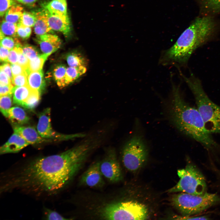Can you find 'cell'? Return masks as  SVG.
<instances>
[{"instance_id":"obj_1","label":"cell","mask_w":220,"mask_h":220,"mask_svg":"<svg viewBox=\"0 0 220 220\" xmlns=\"http://www.w3.org/2000/svg\"><path fill=\"white\" fill-rule=\"evenodd\" d=\"M95 148L91 140L85 138L62 153L35 159L11 174L1 190H19L38 196L56 194L78 172Z\"/></svg>"},{"instance_id":"obj_2","label":"cell","mask_w":220,"mask_h":220,"mask_svg":"<svg viewBox=\"0 0 220 220\" xmlns=\"http://www.w3.org/2000/svg\"><path fill=\"white\" fill-rule=\"evenodd\" d=\"M215 30V22L212 17L197 18L172 46L162 52L160 63L164 65L185 66L195 51L212 38Z\"/></svg>"},{"instance_id":"obj_3","label":"cell","mask_w":220,"mask_h":220,"mask_svg":"<svg viewBox=\"0 0 220 220\" xmlns=\"http://www.w3.org/2000/svg\"><path fill=\"white\" fill-rule=\"evenodd\" d=\"M169 115L172 122L178 130L209 150L218 148L206 129L197 108L185 101L178 86L172 85Z\"/></svg>"},{"instance_id":"obj_4","label":"cell","mask_w":220,"mask_h":220,"mask_svg":"<svg viewBox=\"0 0 220 220\" xmlns=\"http://www.w3.org/2000/svg\"><path fill=\"white\" fill-rule=\"evenodd\" d=\"M180 74L193 94L206 129L211 134H220V106L209 98L200 80L193 74L189 77Z\"/></svg>"},{"instance_id":"obj_5","label":"cell","mask_w":220,"mask_h":220,"mask_svg":"<svg viewBox=\"0 0 220 220\" xmlns=\"http://www.w3.org/2000/svg\"><path fill=\"white\" fill-rule=\"evenodd\" d=\"M172 205L185 216L197 215L220 203V195L217 192H207L202 195L183 192L174 194L170 200Z\"/></svg>"},{"instance_id":"obj_6","label":"cell","mask_w":220,"mask_h":220,"mask_svg":"<svg viewBox=\"0 0 220 220\" xmlns=\"http://www.w3.org/2000/svg\"><path fill=\"white\" fill-rule=\"evenodd\" d=\"M187 161L184 168L177 170V174L180 178L178 182L167 192L203 195L207 192L205 178L200 169L190 159L188 158Z\"/></svg>"},{"instance_id":"obj_7","label":"cell","mask_w":220,"mask_h":220,"mask_svg":"<svg viewBox=\"0 0 220 220\" xmlns=\"http://www.w3.org/2000/svg\"><path fill=\"white\" fill-rule=\"evenodd\" d=\"M100 213L102 217L107 220H145L148 216L146 206L133 201L108 204Z\"/></svg>"},{"instance_id":"obj_8","label":"cell","mask_w":220,"mask_h":220,"mask_svg":"<svg viewBox=\"0 0 220 220\" xmlns=\"http://www.w3.org/2000/svg\"><path fill=\"white\" fill-rule=\"evenodd\" d=\"M122 160L125 167L132 172L139 169L144 164L148 156L146 145L139 135H135L125 144L122 151Z\"/></svg>"},{"instance_id":"obj_9","label":"cell","mask_w":220,"mask_h":220,"mask_svg":"<svg viewBox=\"0 0 220 220\" xmlns=\"http://www.w3.org/2000/svg\"><path fill=\"white\" fill-rule=\"evenodd\" d=\"M50 111V108H47L39 115L37 130L42 138L64 141L83 138L85 136L86 134L84 133L65 134L55 131L51 126Z\"/></svg>"},{"instance_id":"obj_10","label":"cell","mask_w":220,"mask_h":220,"mask_svg":"<svg viewBox=\"0 0 220 220\" xmlns=\"http://www.w3.org/2000/svg\"><path fill=\"white\" fill-rule=\"evenodd\" d=\"M100 168L103 176L110 182H116L122 178L121 168L113 148L107 149L105 156L100 162Z\"/></svg>"},{"instance_id":"obj_11","label":"cell","mask_w":220,"mask_h":220,"mask_svg":"<svg viewBox=\"0 0 220 220\" xmlns=\"http://www.w3.org/2000/svg\"><path fill=\"white\" fill-rule=\"evenodd\" d=\"M45 10L47 13L49 24L51 29L62 33L67 38H70L72 35V29L68 14H53Z\"/></svg>"},{"instance_id":"obj_12","label":"cell","mask_w":220,"mask_h":220,"mask_svg":"<svg viewBox=\"0 0 220 220\" xmlns=\"http://www.w3.org/2000/svg\"><path fill=\"white\" fill-rule=\"evenodd\" d=\"M100 168V162L92 164L83 174L80 180L81 184L90 187H99L104 184Z\"/></svg>"},{"instance_id":"obj_13","label":"cell","mask_w":220,"mask_h":220,"mask_svg":"<svg viewBox=\"0 0 220 220\" xmlns=\"http://www.w3.org/2000/svg\"><path fill=\"white\" fill-rule=\"evenodd\" d=\"M36 41L43 53L48 56L57 50L61 44L58 36L49 33L37 35Z\"/></svg>"},{"instance_id":"obj_14","label":"cell","mask_w":220,"mask_h":220,"mask_svg":"<svg viewBox=\"0 0 220 220\" xmlns=\"http://www.w3.org/2000/svg\"><path fill=\"white\" fill-rule=\"evenodd\" d=\"M29 145L20 135L14 132L8 141L1 147L0 153L3 154L16 153Z\"/></svg>"},{"instance_id":"obj_15","label":"cell","mask_w":220,"mask_h":220,"mask_svg":"<svg viewBox=\"0 0 220 220\" xmlns=\"http://www.w3.org/2000/svg\"><path fill=\"white\" fill-rule=\"evenodd\" d=\"M14 132L20 135L30 144L40 143L47 141L38 134L37 130L32 127L14 125L13 127Z\"/></svg>"},{"instance_id":"obj_16","label":"cell","mask_w":220,"mask_h":220,"mask_svg":"<svg viewBox=\"0 0 220 220\" xmlns=\"http://www.w3.org/2000/svg\"><path fill=\"white\" fill-rule=\"evenodd\" d=\"M34 13L36 17L34 26L35 34L40 35L52 32L53 30L50 26L48 15L44 9L43 8Z\"/></svg>"},{"instance_id":"obj_17","label":"cell","mask_w":220,"mask_h":220,"mask_svg":"<svg viewBox=\"0 0 220 220\" xmlns=\"http://www.w3.org/2000/svg\"><path fill=\"white\" fill-rule=\"evenodd\" d=\"M86 70L85 66H82L67 68L63 79L57 83L58 86L61 88L67 86L84 74Z\"/></svg>"},{"instance_id":"obj_18","label":"cell","mask_w":220,"mask_h":220,"mask_svg":"<svg viewBox=\"0 0 220 220\" xmlns=\"http://www.w3.org/2000/svg\"><path fill=\"white\" fill-rule=\"evenodd\" d=\"M27 79L28 85L30 88L41 93L45 85L42 70L30 72L27 75Z\"/></svg>"},{"instance_id":"obj_19","label":"cell","mask_w":220,"mask_h":220,"mask_svg":"<svg viewBox=\"0 0 220 220\" xmlns=\"http://www.w3.org/2000/svg\"><path fill=\"white\" fill-rule=\"evenodd\" d=\"M8 118L15 125H22L27 123L29 120L24 110L18 106L13 107L10 108Z\"/></svg>"},{"instance_id":"obj_20","label":"cell","mask_w":220,"mask_h":220,"mask_svg":"<svg viewBox=\"0 0 220 220\" xmlns=\"http://www.w3.org/2000/svg\"><path fill=\"white\" fill-rule=\"evenodd\" d=\"M48 13L57 15L68 14L66 0H51L43 6Z\"/></svg>"},{"instance_id":"obj_21","label":"cell","mask_w":220,"mask_h":220,"mask_svg":"<svg viewBox=\"0 0 220 220\" xmlns=\"http://www.w3.org/2000/svg\"><path fill=\"white\" fill-rule=\"evenodd\" d=\"M32 90L28 85L14 87L12 92L13 103L21 106Z\"/></svg>"},{"instance_id":"obj_22","label":"cell","mask_w":220,"mask_h":220,"mask_svg":"<svg viewBox=\"0 0 220 220\" xmlns=\"http://www.w3.org/2000/svg\"><path fill=\"white\" fill-rule=\"evenodd\" d=\"M23 9L21 6L16 4L9 8L5 15V20L17 24L23 13Z\"/></svg>"},{"instance_id":"obj_23","label":"cell","mask_w":220,"mask_h":220,"mask_svg":"<svg viewBox=\"0 0 220 220\" xmlns=\"http://www.w3.org/2000/svg\"><path fill=\"white\" fill-rule=\"evenodd\" d=\"M66 59L69 67H77L82 66L86 67V59L81 54L77 51L69 53L67 55Z\"/></svg>"},{"instance_id":"obj_24","label":"cell","mask_w":220,"mask_h":220,"mask_svg":"<svg viewBox=\"0 0 220 220\" xmlns=\"http://www.w3.org/2000/svg\"><path fill=\"white\" fill-rule=\"evenodd\" d=\"M40 95V93L38 91L32 90L30 94L21 106L29 110L34 109L39 102Z\"/></svg>"},{"instance_id":"obj_25","label":"cell","mask_w":220,"mask_h":220,"mask_svg":"<svg viewBox=\"0 0 220 220\" xmlns=\"http://www.w3.org/2000/svg\"><path fill=\"white\" fill-rule=\"evenodd\" d=\"M203 10L207 13H215L220 12V0H200Z\"/></svg>"},{"instance_id":"obj_26","label":"cell","mask_w":220,"mask_h":220,"mask_svg":"<svg viewBox=\"0 0 220 220\" xmlns=\"http://www.w3.org/2000/svg\"><path fill=\"white\" fill-rule=\"evenodd\" d=\"M48 56L45 54L39 55L35 59L29 61L28 68L29 71L31 72L41 70Z\"/></svg>"},{"instance_id":"obj_27","label":"cell","mask_w":220,"mask_h":220,"mask_svg":"<svg viewBox=\"0 0 220 220\" xmlns=\"http://www.w3.org/2000/svg\"><path fill=\"white\" fill-rule=\"evenodd\" d=\"M17 24L6 20H3L1 25L0 31L5 35L13 37L17 36Z\"/></svg>"},{"instance_id":"obj_28","label":"cell","mask_w":220,"mask_h":220,"mask_svg":"<svg viewBox=\"0 0 220 220\" xmlns=\"http://www.w3.org/2000/svg\"><path fill=\"white\" fill-rule=\"evenodd\" d=\"M12 94L0 96V109L3 115L8 118L9 111L12 105Z\"/></svg>"},{"instance_id":"obj_29","label":"cell","mask_w":220,"mask_h":220,"mask_svg":"<svg viewBox=\"0 0 220 220\" xmlns=\"http://www.w3.org/2000/svg\"><path fill=\"white\" fill-rule=\"evenodd\" d=\"M36 20V17L34 12H24L19 22L31 27L34 26Z\"/></svg>"},{"instance_id":"obj_30","label":"cell","mask_w":220,"mask_h":220,"mask_svg":"<svg viewBox=\"0 0 220 220\" xmlns=\"http://www.w3.org/2000/svg\"><path fill=\"white\" fill-rule=\"evenodd\" d=\"M0 42L1 46L10 50L15 47L21 46L19 41L16 37H5L0 40Z\"/></svg>"},{"instance_id":"obj_31","label":"cell","mask_w":220,"mask_h":220,"mask_svg":"<svg viewBox=\"0 0 220 220\" xmlns=\"http://www.w3.org/2000/svg\"><path fill=\"white\" fill-rule=\"evenodd\" d=\"M30 27L24 25L20 22L17 24L16 33L17 36L23 39H27L31 33Z\"/></svg>"},{"instance_id":"obj_32","label":"cell","mask_w":220,"mask_h":220,"mask_svg":"<svg viewBox=\"0 0 220 220\" xmlns=\"http://www.w3.org/2000/svg\"><path fill=\"white\" fill-rule=\"evenodd\" d=\"M22 48L23 54L29 61L35 59L39 55L37 50L32 46L26 45Z\"/></svg>"},{"instance_id":"obj_33","label":"cell","mask_w":220,"mask_h":220,"mask_svg":"<svg viewBox=\"0 0 220 220\" xmlns=\"http://www.w3.org/2000/svg\"><path fill=\"white\" fill-rule=\"evenodd\" d=\"M11 83L13 86H16L28 85L27 74L23 73L13 77Z\"/></svg>"},{"instance_id":"obj_34","label":"cell","mask_w":220,"mask_h":220,"mask_svg":"<svg viewBox=\"0 0 220 220\" xmlns=\"http://www.w3.org/2000/svg\"><path fill=\"white\" fill-rule=\"evenodd\" d=\"M67 68L64 65L61 64L57 66L53 71V76L57 83L62 80L64 78Z\"/></svg>"},{"instance_id":"obj_35","label":"cell","mask_w":220,"mask_h":220,"mask_svg":"<svg viewBox=\"0 0 220 220\" xmlns=\"http://www.w3.org/2000/svg\"><path fill=\"white\" fill-rule=\"evenodd\" d=\"M15 0H0V15L3 17L7 11L16 4Z\"/></svg>"},{"instance_id":"obj_36","label":"cell","mask_w":220,"mask_h":220,"mask_svg":"<svg viewBox=\"0 0 220 220\" xmlns=\"http://www.w3.org/2000/svg\"><path fill=\"white\" fill-rule=\"evenodd\" d=\"M44 213L45 218L48 220H68L69 219L66 218L57 212L50 210L48 209L45 208L44 210Z\"/></svg>"},{"instance_id":"obj_37","label":"cell","mask_w":220,"mask_h":220,"mask_svg":"<svg viewBox=\"0 0 220 220\" xmlns=\"http://www.w3.org/2000/svg\"><path fill=\"white\" fill-rule=\"evenodd\" d=\"M18 60L17 63L23 67L26 70L28 68L29 60L23 54L21 46L17 47Z\"/></svg>"},{"instance_id":"obj_38","label":"cell","mask_w":220,"mask_h":220,"mask_svg":"<svg viewBox=\"0 0 220 220\" xmlns=\"http://www.w3.org/2000/svg\"><path fill=\"white\" fill-rule=\"evenodd\" d=\"M215 178V180L213 183L212 186L216 190L218 193L220 195V168L216 169L213 173ZM219 215L220 216V211L219 212Z\"/></svg>"},{"instance_id":"obj_39","label":"cell","mask_w":220,"mask_h":220,"mask_svg":"<svg viewBox=\"0 0 220 220\" xmlns=\"http://www.w3.org/2000/svg\"><path fill=\"white\" fill-rule=\"evenodd\" d=\"M174 219L178 220H208L211 219L208 215L194 216H185L182 215H175L173 217Z\"/></svg>"},{"instance_id":"obj_40","label":"cell","mask_w":220,"mask_h":220,"mask_svg":"<svg viewBox=\"0 0 220 220\" xmlns=\"http://www.w3.org/2000/svg\"><path fill=\"white\" fill-rule=\"evenodd\" d=\"M11 67L13 77L23 73L27 74L26 70L17 63L12 64Z\"/></svg>"},{"instance_id":"obj_41","label":"cell","mask_w":220,"mask_h":220,"mask_svg":"<svg viewBox=\"0 0 220 220\" xmlns=\"http://www.w3.org/2000/svg\"><path fill=\"white\" fill-rule=\"evenodd\" d=\"M18 47H15L9 51L8 57V62L12 64L17 63L18 56Z\"/></svg>"},{"instance_id":"obj_42","label":"cell","mask_w":220,"mask_h":220,"mask_svg":"<svg viewBox=\"0 0 220 220\" xmlns=\"http://www.w3.org/2000/svg\"><path fill=\"white\" fill-rule=\"evenodd\" d=\"M13 86L12 84L8 85H0V96L8 94H12Z\"/></svg>"},{"instance_id":"obj_43","label":"cell","mask_w":220,"mask_h":220,"mask_svg":"<svg viewBox=\"0 0 220 220\" xmlns=\"http://www.w3.org/2000/svg\"><path fill=\"white\" fill-rule=\"evenodd\" d=\"M11 81L4 71L0 69V85H8L11 84Z\"/></svg>"},{"instance_id":"obj_44","label":"cell","mask_w":220,"mask_h":220,"mask_svg":"<svg viewBox=\"0 0 220 220\" xmlns=\"http://www.w3.org/2000/svg\"><path fill=\"white\" fill-rule=\"evenodd\" d=\"M9 50L1 46L0 50V58L1 61L8 62V57L9 54Z\"/></svg>"},{"instance_id":"obj_45","label":"cell","mask_w":220,"mask_h":220,"mask_svg":"<svg viewBox=\"0 0 220 220\" xmlns=\"http://www.w3.org/2000/svg\"><path fill=\"white\" fill-rule=\"evenodd\" d=\"M0 69L4 71L11 81L13 77L11 67L10 64L7 63L4 64L1 66Z\"/></svg>"},{"instance_id":"obj_46","label":"cell","mask_w":220,"mask_h":220,"mask_svg":"<svg viewBox=\"0 0 220 220\" xmlns=\"http://www.w3.org/2000/svg\"><path fill=\"white\" fill-rule=\"evenodd\" d=\"M37 0H21L20 2L26 5H31L35 3Z\"/></svg>"},{"instance_id":"obj_47","label":"cell","mask_w":220,"mask_h":220,"mask_svg":"<svg viewBox=\"0 0 220 220\" xmlns=\"http://www.w3.org/2000/svg\"><path fill=\"white\" fill-rule=\"evenodd\" d=\"M16 0V1H18V2H20V1H21V0Z\"/></svg>"}]
</instances>
